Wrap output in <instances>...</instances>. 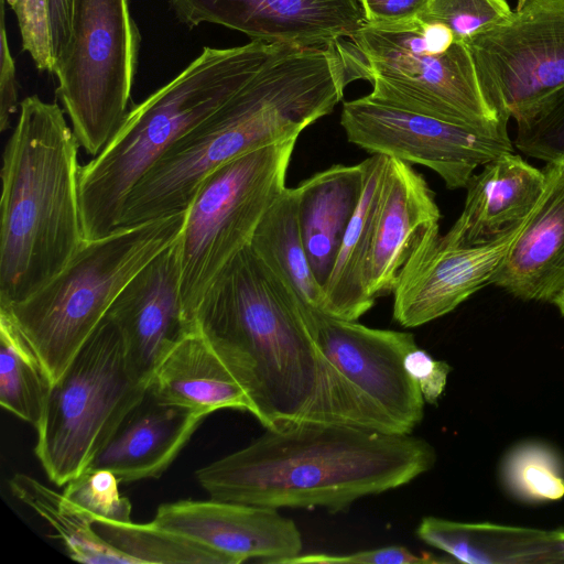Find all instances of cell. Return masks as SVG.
Here are the masks:
<instances>
[{
	"instance_id": "52a82bcc",
	"label": "cell",
	"mask_w": 564,
	"mask_h": 564,
	"mask_svg": "<svg viewBox=\"0 0 564 564\" xmlns=\"http://www.w3.org/2000/svg\"><path fill=\"white\" fill-rule=\"evenodd\" d=\"M355 79L377 100L509 138L508 120L487 101L470 52L444 24L420 18L368 23L345 39Z\"/></svg>"
},
{
	"instance_id": "9c48e42d",
	"label": "cell",
	"mask_w": 564,
	"mask_h": 564,
	"mask_svg": "<svg viewBox=\"0 0 564 564\" xmlns=\"http://www.w3.org/2000/svg\"><path fill=\"white\" fill-rule=\"evenodd\" d=\"M297 139L245 153L200 183L177 239L184 317L195 328L196 308L221 269L246 246L267 212L286 188Z\"/></svg>"
},
{
	"instance_id": "d4e9b609",
	"label": "cell",
	"mask_w": 564,
	"mask_h": 564,
	"mask_svg": "<svg viewBox=\"0 0 564 564\" xmlns=\"http://www.w3.org/2000/svg\"><path fill=\"white\" fill-rule=\"evenodd\" d=\"M388 156L371 154L364 160L365 184L358 207L341 240L329 276L323 285L322 312L358 321L376 303L368 291L367 267L373 220L388 165Z\"/></svg>"
},
{
	"instance_id": "d6986e66",
	"label": "cell",
	"mask_w": 564,
	"mask_h": 564,
	"mask_svg": "<svg viewBox=\"0 0 564 564\" xmlns=\"http://www.w3.org/2000/svg\"><path fill=\"white\" fill-rule=\"evenodd\" d=\"M545 163L543 192L490 284L550 303L564 285V154Z\"/></svg>"
},
{
	"instance_id": "603a6c76",
	"label": "cell",
	"mask_w": 564,
	"mask_h": 564,
	"mask_svg": "<svg viewBox=\"0 0 564 564\" xmlns=\"http://www.w3.org/2000/svg\"><path fill=\"white\" fill-rule=\"evenodd\" d=\"M416 535L470 564L564 563V528L543 530L424 517Z\"/></svg>"
},
{
	"instance_id": "4fadbf2b",
	"label": "cell",
	"mask_w": 564,
	"mask_h": 564,
	"mask_svg": "<svg viewBox=\"0 0 564 564\" xmlns=\"http://www.w3.org/2000/svg\"><path fill=\"white\" fill-rule=\"evenodd\" d=\"M311 328L325 357L402 433L421 423L425 401L404 368L406 354L417 347L412 333L371 328L317 311L311 313Z\"/></svg>"
},
{
	"instance_id": "8fae6325",
	"label": "cell",
	"mask_w": 564,
	"mask_h": 564,
	"mask_svg": "<svg viewBox=\"0 0 564 564\" xmlns=\"http://www.w3.org/2000/svg\"><path fill=\"white\" fill-rule=\"evenodd\" d=\"M465 43L485 98L508 121L564 87V0H524Z\"/></svg>"
},
{
	"instance_id": "7402d4cb",
	"label": "cell",
	"mask_w": 564,
	"mask_h": 564,
	"mask_svg": "<svg viewBox=\"0 0 564 564\" xmlns=\"http://www.w3.org/2000/svg\"><path fill=\"white\" fill-rule=\"evenodd\" d=\"M148 391L163 404L204 417L221 409L252 411L247 393L196 328L163 357Z\"/></svg>"
},
{
	"instance_id": "30bf717a",
	"label": "cell",
	"mask_w": 564,
	"mask_h": 564,
	"mask_svg": "<svg viewBox=\"0 0 564 564\" xmlns=\"http://www.w3.org/2000/svg\"><path fill=\"white\" fill-rule=\"evenodd\" d=\"M141 34L128 0H73L67 45L55 58L56 97L86 153L119 130L131 97Z\"/></svg>"
},
{
	"instance_id": "f546056e",
	"label": "cell",
	"mask_w": 564,
	"mask_h": 564,
	"mask_svg": "<svg viewBox=\"0 0 564 564\" xmlns=\"http://www.w3.org/2000/svg\"><path fill=\"white\" fill-rule=\"evenodd\" d=\"M501 481L516 499L540 503L564 496V463L549 444L525 441L505 455L500 466Z\"/></svg>"
},
{
	"instance_id": "d590c367",
	"label": "cell",
	"mask_w": 564,
	"mask_h": 564,
	"mask_svg": "<svg viewBox=\"0 0 564 564\" xmlns=\"http://www.w3.org/2000/svg\"><path fill=\"white\" fill-rule=\"evenodd\" d=\"M404 368L416 382L424 401L436 404L445 390L451 366L446 361L434 359L427 351L416 347L406 354Z\"/></svg>"
},
{
	"instance_id": "836d02e7",
	"label": "cell",
	"mask_w": 564,
	"mask_h": 564,
	"mask_svg": "<svg viewBox=\"0 0 564 564\" xmlns=\"http://www.w3.org/2000/svg\"><path fill=\"white\" fill-rule=\"evenodd\" d=\"M15 14L22 48L36 68L53 73L54 56L48 0H7Z\"/></svg>"
},
{
	"instance_id": "277c9868",
	"label": "cell",
	"mask_w": 564,
	"mask_h": 564,
	"mask_svg": "<svg viewBox=\"0 0 564 564\" xmlns=\"http://www.w3.org/2000/svg\"><path fill=\"white\" fill-rule=\"evenodd\" d=\"M2 156L0 307L39 291L85 242L78 148L65 111L33 95L20 101Z\"/></svg>"
},
{
	"instance_id": "2e32d148",
	"label": "cell",
	"mask_w": 564,
	"mask_h": 564,
	"mask_svg": "<svg viewBox=\"0 0 564 564\" xmlns=\"http://www.w3.org/2000/svg\"><path fill=\"white\" fill-rule=\"evenodd\" d=\"M151 522L223 553L235 564H286L303 549L296 524L270 507L185 499L159 506Z\"/></svg>"
},
{
	"instance_id": "74e56055",
	"label": "cell",
	"mask_w": 564,
	"mask_h": 564,
	"mask_svg": "<svg viewBox=\"0 0 564 564\" xmlns=\"http://www.w3.org/2000/svg\"><path fill=\"white\" fill-rule=\"evenodd\" d=\"M368 23H398L416 19L429 0H358Z\"/></svg>"
},
{
	"instance_id": "8d00e7d4",
	"label": "cell",
	"mask_w": 564,
	"mask_h": 564,
	"mask_svg": "<svg viewBox=\"0 0 564 564\" xmlns=\"http://www.w3.org/2000/svg\"><path fill=\"white\" fill-rule=\"evenodd\" d=\"M6 1L0 0V130L2 132L9 128L11 117L20 108L15 62L10 51L6 29Z\"/></svg>"
},
{
	"instance_id": "ab89813d",
	"label": "cell",
	"mask_w": 564,
	"mask_h": 564,
	"mask_svg": "<svg viewBox=\"0 0 564 564\" xmlns=\"http://www.w3.org/2000/svg\"><path fill=\"white\" fill-rule=\"evenodd\" d=\"M550 303L555 305L561 315L564 316V285L555 293Z\"/></svg>"
},
{
	"instance_id": "e575fe53",
	"label": "cell",
	"mask_w": 564,
	"mask_h": 564,
	"mask_svg": "<svg viewBox=\"0 0 564 564\" xmlns=\"http://www.w3.org/2000/svg\"><path fill=\"white\" fill-rule=\"evenodd\" d=\"M443 562L448 560L438 558L431 553L417 555L404 546L392 545L343 555L300 554L286 564H434Z\"/></svg>"
},
{
	"instance_id": "6da1fadb",
	"label": "cell",
	"mask_w": 564,
	"mask_h": 564,
	"mask_svg": "<svg viewBox=\"0 0 564 564\" xmlns=\"http://www.w3.org/2000/svg\"><path fill=\"white\" fill-rule=\"evenodd\" d=\"M312 312L248 245L210 283L194 323L265 429L312 421L400 433L322 352Z\"/></svg>"
},
{
	"instance_id": "f1b7e54d",
	"label": "cell",
	"mask_w": 564,
	"mask_h": 564,
	"mask_svg": "<svg viewBox=\"0 0 564 564\" xmlns=\"http://www.w3.org/2000/svg\"><path fill=\"white\" fill-rule=\"evenodd\" d=\"M97 533L133 564H235L229 556L152 522L94 523Z\"/></svg>"
},
{
	"instance_id": "d6a6232c",
	"label": "cell",
	"mask_w": 564,
	"mask_h": 564,
	"mask_svg": "<svg viewBox=\"0 0 564 564\" xmlns=\"http://www.w3.org/2000/svg\"><path fill=\"white\" fill-rule=\"evenodd\" d=\"M507 0H429L419 17L446 25L459 41L490 29L511 14Z\"/></svg>"
},
{
	"instance_id": "5b68a950",
	"label": "cell",
	"mask_w": 564,
	"mask_h": 564,
	"mask_svg": "<svg viewBox=\"0 0 564 564\" xmlns=\"http://www.w3.org/2000/svg\"><path fill=\"white\" fill-rule=\"evenodd\" d=\"M272 42L205 46L171 82L127 113L106 147L80 165L79 204L85 240L118 228L127 196L154 163L223 106L260 67Z\"/></svg>"
},
{
	"instance_id": "7a4b0ae2",
	"label": "cell",
	"mask_w": 564,
	"mask_h": 564,
	"mask_svg": "<svg viewBox=\"0 0 564 564\" xmlns=\"http://www.w3.org/2000/svg\"><path fill=\"white\" fill-rule=\"evenodd\" d=\"M351 80L340 41L272 42L247 83L174 142L131 189L118 227L186 210L208 174L250 151L297 139L334 110Z\"/></svg>"
},
{
	"instance_id": "83f0119b",
	"label": "cell",
	"mask_w": 564,
	"mask_h": 564,
	"mask_svg": "<svg viewBox=\"0 0 564 564\" xmlns=\"http://www.w3.org/2000/svg\"><path fill=\"white\" fill-rule=\"evenodd\" d=\"M51 382L9 315L0 310V404L31 424L41 421Z\"/></svg>"
},
{
	"instance_id": "4dcf8cb0",
	"label": "cell",
	"mask_w": 564,
	"mask_h": 564,
	"mask_svg": "<svg viewBox=\"0 0 564 564\" xmlns=\"http://www.w3.org/2000/svg\"><path fill=\"white\" fill-rule=\"evenodd\" d=\"M117 476L108 469L87 467L64 486V496L93 522H131L132 506L120 495Z\"/></svg>"
},
{
	"instance_id": "484cf974",
	"label": "cell",
	"mask_w": 564,
	"mask_h": 564,
	"mask_svg": "<svg viewBox=\"0 0 564 564\" xmlns=\"http://www.w3.org/2000/svg\"><path fill=\"white\" fill-rule=\"evenodd\" d=\"M250 246L307 310L322 312L323 288L312 271L304 248L296 187H286L267 209Z\"/></svg>"
},
{
	"instance_id": "cb8c5ba5",
	"label": "cell",
	"mask_w": 564,
	"mask_h": 564,
	"mask_svg": "<svg viewBox=\"0 0 564 564\" xmlns=\"http://www.w3.org/2000/svg\"><path fill=\"white\" fill-rule=\"evenodd\" d=\"M364 184L365 166L360 162L333 165L296 186L302 239L312 271L322 288L358 207Z\"/></svg>"
},
{
	"instance_id": "ac0fdd59",
	"label": "cell",
	"mask_w": 564,
	"mask_h": 564,
	"mask_svg": "<svg viewBox=\"0 0 564 564\" xmlns=\"http://www.w3.org/2000/svg\"><path fill=\"white\" fill-rule=\"evenodd\" d=\"M441 212L425 177L411 164L389 158L373 220L367 267L373 300L393 292L419 245L440 230Z\"/></svg>"
},
{
	"instance_id": "f35d334b",
	"label": "cell",
	"mask_w": 564,
	"mask_h": 564,
	"mask_svg": "<svg viewBox=\"0 0 564 564\" xmlns=\"http://www.w3.org/2000/svg\"><path fill=\"white\" fill-rule=\"evenodd\" d=\"M51 30L53 41V56L55 58L63 52L70 35L73 0H48Z\"/></svg>"
},
{
	"instance_id": "8992f818",
	"label": "cell",
	"mask_w": 564,
	"mask_h": 564,
	"mask_svg": "<svg viewBox=\"0 0 564 564\" xmlns=\"http://www.w3.org/2000/svg\"><path fill=\"white\" fill-rule=\"evenodd\" d=\"M186 210L85 240L65 268L3 310L54 383L129 281L181 235Z\"/></svg>"
},
{
	"instance_id": "1f68e13d",
	"label": "cell",
	"mask_w": 564,
	"mask_h": 564,
	"mask_svg": "<svg viewBox=\"0 0 564 564\" xmlns=\"http://www.w3.org/2000/svg\"><path fill=\"white\" fill-rule=\"evenodd\" d=\"M513 145L527 156L544 162L564 154V87L517 121Z\"/></svg>"
},
{
	"instance_id": "3957f363",
	"label": "cell",
	"mask_w": 564,
	"mask_h": 564,
	"mask_svg": "<svg viewBox=\"0 0 564 564\" xmlns=\"http://www.w3.org/2000/svg\"><path fill=\"white\" fill-rule=\"evenodd\" d=\"M265 430L195 471L209 498L336 513L411 482L436 462L435 448L411 433L312 421Z\"/></svg>"
},
{
	"instance_id": "ba28073f",
	"label": "cell",
	"mask_w": 564,
	"mask_h": 564,
	"mask_svg": "<svg viewBox=\"0 0 564 564\" xmlns=\"http://www.w3.org/2000/svg\"><path fill=\"white\" fill-rule=\"evenodd\" d=\"M149 386L132 375L117 325L106 315L64 373L51 384L34 453L50 481L84 471Z\"/></svg>"
},
{
	"instance_id": "9a60e30c",
	"label": "cell",
	"mask_w": 564,
	"mask_h": 564,
	"mask_svg": "<svg viewBox=\"0 0 564 564\" xmlns=\"http://www.w3.org/2000/svg\"><path fill=\"white\" fill-rule=\"evenodd\" d=\"M180 22L239 31L252 40L327 45L366 22L358 0H169Z\"/></svg>"
},
{
	"instance_id": "7c38bea8",
	"label": "cell",
	"mask_w": 564,
	"mask_h": 564,
	"mask_svg": "<svg viewBox=\"0 0 564 564\" xmlns=\"http://www.w3.org/2000/svg\"><path fill=\"white\" fill-rule=\"evenodd\" d=\"M347 140L370 154L431 169L448 189L465 188L474 172L505 152L510 138L409 111L370 95L343 104Z\"/></svg>"
},
{
	"instance_id": "44dd1931",
	"label": "cell",
	"mask_w": 564,
	"mask_h": 564,
	"mask_svg": "<svg viewBox=\"0 0 564 564\" xmlns=\"http://www.w3.org/2000/svg\"><path fill=\"white\" fill-rule=\"evenodd\" d=\"M204 419L188 410L163 404L148 391L88 467L108 469L124 484L158 478Z\"/></svg>"
},
{
	"instance_id": "4316f807",
	"label": "cell",
	"mask_w": 564,
	"mask_h": 564,
	"mask_svg": "<svg viewBox=\"0 0 564 564\" xmlns=\"http://www.w3.org/2000/svg\"><path fill=\"white\" fill-rule=\"evenodd\" d=\"M9 488L56 531L55 538L63 542L72 560L86 564H133L97 533L93 520L64 494L21 473L10 478Z\"/></svg>"
},
{
	"instance_id": "5bb4252c",
	"label": "cell",
	"mask_w": 564,
	"mask_h": 564,
	"mask_svg": "<svg viewBox=\"0 0 564 564\" xmlns=\"http://www.w3.org/2000/svg\"><path fill=\"white\" fill-rule=\"evenodd\" d=\"M523 223L479 246L453 243L440 230L430 234L399 275L392 292L394 321L405 328L424 325L451 313L490 284Z\"/></svg>"
},
{
	"instance_id": "e0dca14e",
	"label": "cell",
	"mask_w": 564,
	"mask_h": 564,
	"mask_svg": "<svg viewBox=\"0 0 564 564\" xmlns=\"http://www.w3.org/2000/svg\"><path fill=\"white\" fill-rule=\"evenodd\" d=\"M180 275L176 240L129 281L107 313L122 336L132 375L148 386L163 357L195 329L184 317Z\"/></svg>"
},
{
	"instance_id": "ffe728a7",
	"label": "cell",
	"mask_w": 564,
	"mask_h": 564,
	"mask_svg": "<svg viewBox=\"0 0 564 564\" xmlns=\"http://www.w3.org/2000/svg\"><path fill=\"white\" fill-rule=\"evenodd\" d=\"M542 169L514 152H505L474 174L466 185L464 208L444 235L459 246L495 241L521 225L544 187Z\"/></svg>"
}]
</instances>
